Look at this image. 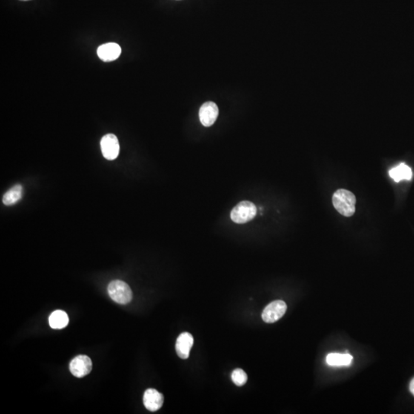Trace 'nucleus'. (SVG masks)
I'll list each match as a JSON object with an SVG mask.
<instances>
[{
	"label": "nucleus",
	"instance_id": "nucleus-1",
	"mask_svg": "<svg viewBox=\"0 0 414 414\" xmlns=\"http://www.w3.org/2000/svg\"><path fill=\"white\" fill-rule=\"evenodd\" d=\"M332 203L336 210L344 216H352L355 212L356 198L349 190L344 189L337 190L334 193Z\"/></svg>",
	"mask_w": 414,
	"mask_h": 414
},
{
	"label": "nucleus",
	"instance_id": "nucleus-13",
	"mask_svg": "<svg viewBox=\"0 0 414 414\" xmlns=\"http://www.w3.org/2000/svg\"><path fill=\"white\" fill-rule=\"evenodd\" d=\"M69 318L66 312L57 310L52 312L49 317V324L54 329H61L69 324Z\"/></svg>",
	"mask_w": 414,
	"mask_h": 414
},
{
	"label": "nucleus",
	"instance_id": "nucleus-17",
	"mask_svg": "<svg viewBox=\"0 0 414 414\" xmlns=\"http://www.w3.org/2000/svg\"><path fill=\"white\" fill-rule=\"evenodd\" d=\"M21 1H29V0H21Z\"/></svg>",
	"mask_w": 414,
	"mask_h": 414
},
{
	"label": "nucleus",
	"instance_id": "nucleus-8",
	"mask_svg": "<svg viewBox=\"0 0 414 414\" xmlns=\"http://www.w3.org/2000/svg\"><path fill=\"white\" fill-rule=\"evenodd\" d=\"M144 404L150 411H158L164 404V396L155 389H147L144 392Z\"/></svg>",
	"mask_w": 414,
	"mask_h": 414
},
{
	"label": "nucleus",
	"instance_id": "nucleus-15",
	"mask_svg": "<svg viewBox=\"0 0 414 414\" xmlns=\"http://www.w3.org/2000/svg\"><path fill=\"white\" fill-rule=\"evenodd\" d=\"M248 377L246 372L242 369L237 368L232 373V380L234 384L238 387H242L247 381Z\"/></svg>",
	"mask_w": 414,
	"mask_h": 414
},
{
	"label": "nucleus",
	"instance_id": "nucleus-11",
	"mask_svg": "<svg viewBox=\"0 0 414 414\" xmlns=\"http://www.w3.org/2000/svg\"><path fill=\"white\" fill-rule=\"evenodd\" d=\"M390 173V178L395 181V182H400L402 180H407L410 181L412 179L413 173H412L411 168L407 164H401L397 167H394L393 169L389 172Z\"/></svg>",
	"mask_w": 414,
	"mask_h": 414
},
{
	"label": "nucleus",
	"instance_id": "nucleus-2",
	"mask_svg": "<svg viewBox=\"0 0 414 414\" xmlns=\"http://www.w3.org/2000/svg\"><path fill=\"white\" fill-rule=\"evenodd\" d=\"M107 292L111 298L118 304H128L133 298L130 286L121 280L112 281L107 287Z\"/></svg>",
	"mask_w": 414,
	"mask_h": 414
},
{
	"label": "nucleus",
	"instance_id": "nucleus-9",
	"mask_svg": "<svg viewBox=\"0 0 414 414\" xmlns=\"http://www.w3.org/2000/svg\"><path fill=\"white\" fill-rule=\"evenodd\" d=\"M98 57L105 62L115 61L121 55V49L115 42L106 43L99 46L97 51Z\"/></svg>",
	"mask_w": 414,
	"mask_h": 414
},
{
	"label": "nucleus",
	"instance_id": "nucleus-5",
	"mask_svg": "<svg viewBox=\"0 0 414 414\" xmlns=\"http://www.w3.org/2000/svg\"><path fill=\"white\" fill-rule=\"evenodd\" d=\"M101 148L103 156L109 161H113L118 158L120 151L119 142L118 138L113 134L104 135L101 141Z\"/></svg>",
	"mask_w": 414,
	"mask_h": 414
},
{
	"label": "nucleus",
	"instance_id": "nucleus-6",
	"mask_svg": "<svg viewBox=\"0 0 414 414\" xmlns=\"http://www.w3.org/2000/svg\"><path fill=\"white\" fill-rule=\"evenodd\" d=\"M69 369L74 376L83 378L92 372V360L86 355H78L71 361Z\"/></svg>",
	"mask_w": 414,
	"mask_h": 414
},
{
	"label": "nucleus",
	"instance_id": "nucleus-4",
	"mask_svg": "<svg viewBox=\"0 0 414 414\" xmlns=\"http://www.w3.org/2000/svg\"><path fill=\"white\" fill-rule=\"evenodd\" d=\"M287 310L286 302L281 300H276L268 304L262 314L263 321L266 323H274L282 318Z\"/></svg>",
	"mask_w": 414,
	"mask_h": 414
},
{
	"label": "nucleus",
	"instance_id": "nucleus-7",
	"mask_svg": "<svg viewBox=\"0 0 414 414\" xmlns=\"http://www.w3.org/2000/svg\"><path fill=\"white\" fill-rule=\"evenodd\" d=\"M219 115V108L212 101L204 103L199 112V118L201 124L204 127H210L216 121Z\"/></svg>",
	"mask_w": 414,
	"mask_h": 414
},
{
	"label": "nucleus",
	"instance_id": "nucleus-12",
	"mask_svg": "<svg viewBox=\"0 0 414 414\" xmlns=\"http://www.w3.org/2000/svg\"><path fill=\"white\" fill-rule=\"evenodd\" d=\"M353 357L349 354L332 353L328 355L326 361L331 366L341 367V366H349L352 364Z\"/></svg>",
	"mask_w": 414,
	"mask_h": 414
},
{
	"label": "nucleus",
	"instance_id": "nucleus-14",
	"mask_svg": "<svg viewBox=\"0 0 414 414\" xmlns=\"http://www.w3.org/2000/svg\"><path fill=\"white\" fill-rule=\"evenodd\" d=\"M23 187L20 184L12 187L9 189L3 198V203L6 206L13 205L16 204L23 197Z\"/></svg>",
	"mask_w": 414,
	"mask_h": 414
},
{
	"label": "nucleus",
	"instance_id": "nucleus-10",
	"mask_svg": "<svg viewBox=\"0 0 414 414\" xmlns=\"http://www.w3.org/2000/svg\"><path fill=\"white\" fill-rule=\"evenodd\" d=\"M193 345V337L188 332H184L178 337L176 342V351L178 356L182 359H187Z\"/></svg>",
	"mask_w": 414,
	"mask_h": 414
},
{
	"label": "nucleus",
	"instance_id": "nucleus-16",
	"mask_svg": "<svg viewBox=\"0 0 414 414\" xmlns=\"http://www.w3.org/2000/svg\"><path fill=\"white\" fill-rule=\"evenodd\" d=\"M410 390L411 392L412 395L414 396V378L412 379V381H410Z\"/></svg>",
	"mask_w": 414,
	"mask_h": 414
},
{
	"label": "nucleus",
	"instance_id": "nucleus-3",
	"mask_svg": "<svg viewBox=\"0 0 414 414\" xmlns=\"http://www.w3.org/2000/svg\"><path fill=\"white\" fill-rule=\"evenodd\" d=\"M257 208L250 201H242L231 211V220L235 223L243 224L255 218Z\"/></svg>",
	"mask_w": 414,
	"mask_h": 414
}]
</instances>
